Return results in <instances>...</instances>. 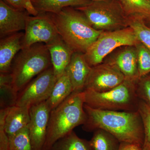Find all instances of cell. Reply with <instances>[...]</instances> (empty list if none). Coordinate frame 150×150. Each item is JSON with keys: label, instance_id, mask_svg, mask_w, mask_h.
I'll list each match as a JSON object with an SVG mask.
<instances>
[{"label": "cell", "instance_id": "7c38bea8", "mask_svg": "<svg viewBox=\"0 0 150 150\" xmlns=\"http://www.w3.org/2000/svg\"><path fill=\"white\" fill-rule=\"evenodd\" d=\"M29 13L14 8L0 0V36L1 38L25 30Z\"/></svg>", "mask_w": 150, "mask_h": 150}, {"label": "cell", "instance_id": "ffe728a7", "mask_svg": "<svg viewBox=\"0 0 150 150\" xmlns=\"http://www.w3.org/2000/svg\"><path fill=\"white\" fill-rule=\"evenodd\" d=\"M50 150H93L90 141L79 138L74 131L57 141Z\"/></svg>", "mask_w": 150, "mask_h": 150}, {"label": "cell", "instance_id": "8992f818", "mask_svg": "<svg viewBox=\"0 0 150 150\" xmlns=\"http://www.w3.org/2000/svg\"><path fill=\"white\" fill-rule=\"evenodd\" d=\"M75 8L83 14L97 30L113 31L129 27L128 16L119 0L91 1Z\"/></svg>", "mask_w": 150, "mask_h": 150}, {"label": "cell", "instance_id": "2e32d148", "mask_svg": "<svg viewBox=\"0 0 150 150\" xmlns=\"http://www.w3.org/2000/svg\"><path fill=\"white\" fill-rule=\"evenodd\" d=\"M46 45L50 53L51 64L57 81L67 69L74 52L60 36Z\"/></svg>", "mask_w": 150, "mask_h": 150}, {"label": "cell", "instance_id": "1f68e13d", "mask_svg": "<svg viewBox=\"0 0 150 150\" xmlns=\"http://www.w3.org/2000/svg\"><path fill=\"white\" fill-rule=\"evenodd\" d=\"M91 1H105V0H91Z\"/></svg>", "mask_w": 150, "mask_h": 150}, {"label": "cell", "instance_id": "9c48e42d", "mask_svg": "<svg viewBox=\"0 0 150 150\" xmlns=\"http://www.w3.org/2000/svg\"><path fill=\"white\" fill-rule=\"evenodd\" d=\"M25 31L23 48L37 43L48 44L60 36L49 13L29 16Z\"/></svg>", "mask_w": 150, "mask_h": 150}, {"label": "cell", "instance_id": "3957f363", "mask_svg": "<svg viewBox=\"0 0 150 150\" xmlns=\"http://www.w3.org/2000/svg\"><path fill=\"white\" fill-rule=\"evenodd\" d=\"M83 91H74L50 112L46 142L43 150H50L57 141L83 125L86 119Z\"/></svg>", "mask_w": 150, "mask_h": 150}, {"label": "cell", "instance_id": "30bf717a", "mask_svg": "<svg viewBox=\"0 0 150 150\" xmlns=\"http://www.w3.org/2000/svg\"><path fill=\"white\" fill-rule=\"evenodd\" d=\"M125 79L124 75L115 66L109 62H103L92 67L84 90L104 92L116 87Z\"/></svg>", "mask_w": 150, "mask_h": 150}, {"label": "cell", "instance_id": "6da1fadb", "mask_svg": "<svg viewBox=\"0 0 150 150\" xmlns=\"http://www.w3.org/2000/svg\"><path fill=\"white\" fill-rule=\"evenodd\" d=\"M86 114L84 131H94L102 129L116 137L121 143H129L143 147L144 132L139 111H114L94 109L86 104Z\"/></svg>", "mask_w": 150, "mask_h": 150}, {"label": "cell", "instance_id": "52a82bcc", "mask_svg": "<svg viewBox=\"0 0 150 150\" xmlns=\"http://www.w3.org/2000/svg\"><path fill=\"white\" fill-rule=\"evenodd\" d=\"M139 42L130 26L119 30L103 31L85 53V57L93 67L103 63L106 56L116 48L136 46Z\"/></svg>", "mask_w": 150, "mask_h": 150}, {"label": "cell", "instance_id": "277c9868", "mask_svg": "<svg viewBox=\"0 0 150 150\" xmlns=\"http://www.w3.org/2000/svg\"><path fill=\"white\" fill-rule=\"evenodd\" d=\"M52 67L46 44L37 43L24 48L14 59L10 72L11 87L16 97L28 84L43 71Z\"/></svg>", "mask_w": 150, "mask_h": 150}, {"label": "cell", "instance_id": "d6a6232c", "mask_svg": "<svg viewBox=\"0 0 150 150\" xmlns=\"http://www.w3.org/2000/svg\"><path fill=\"white\" fill-rule=\"evenodd\" d=\"M119 150H123V149H122V148L121 147V145H120V149H119Z\"/></svg>", "mask_w": 150, "mask_h": 150}, {"label": "cell", "instance_id": "9a60e30c", "mask_svg": "<svg viewBox=\"0 0 150 150\" xmlns=\"http://www.w3.org/2000/svg\"><path fill=\"white\" fill-rule=\"evenodd\" d=\"M24 33L18 32L1 38L0 41V73L9 74L15 57L23 49Z\"/></svg>", "mask_w": 150, "mask_h": 150}, {"label": "cell", "instance_id": "d4e9b609", "mask_svg": "<svg viewBox=\"0 0 150 150\" xmlns=\"http://www.w3.org/2000/svg\"><path fill=\"white\" fill-rule=\"evenodd\" d=\"M138 59L139 79L150 73V50L139 42L135 46Z\"/></svg>", "mask_w": 150, "mask_h": 150}, {"label": "cell", "instance_id": "f546056e", "mask_svg": "<svg viewBox=\"0 0 150 150\" xmlns=\"http://www.w3.org/2000/svg\"><path fill=\"white\" fill-rule=\"evenodd\" d=\"M121 146L123 150H143V147L134 144L121 143Z\"/></svg>", "mask_w": 150, "mask_h": 150}, {"label": "cell", "instance_id": "7a4b0ae2", "mask_svg": "<svg viewBox=\"0 0 150 150\" xmlns=\"http://www.w3.org/2000/svg\"><path fill=\"white\" fill-rule=\"evenodd\" d=\"M49 13L59 35L74 52L85 54L103 31L93 28L83 14L72 7Z\"/></svg>", "mask_w": 150, "mask_h": 150}, {"label": "cell", "instance_id": "4dcf8cb0", "mask_svg": "<svg viewBox=\"0 0 150 150\" xmlns=\"http://www.w3.org/2000/svg\"><path fill=\"white\" fill-rule=\"evenodd\" d=\"M143 150H150V149L146 145H144L143 147Z\"/></svg>", "mask_w": 150, "mask_h": 150}, {"label": "cell", "instance_id": "cb8c5ba5", "mask_svg": "<svg viewBox=\"0 0 150 150\" xmlns=\"http://www.w3.org/2000/svg\"><path fill=\"white\" fill-rule=\"evenodd\" d=\"M8 138L9 150H32L28 126Z\"/></svg>", "mask_w": 150, "mask_h": 150}, {"label": "cell", "instance_id": "4fadbf2b", "mask_svg": "<svg viewBox=\"0 0 150 150\" xmlns=\"http://www.w3.org/2000/svg\"><path fill=\"white\" fill-rule=\"evenodd\" d=\"M30 108L14 105L1 109L0 123H2L8 137L28 126L30 121Z\"/></svg>", "mask_w": 150, "mask_h": 150}, {"label": "cell", "instance_id": "4316f807", "mask_svg": "<svg viewBox=\"0 0 150 150\" xmlns=\"http://www.w3.org/2000/svg\"><path fill=\"white\" fill-rule=\"evenodd\" d=\"M137 92L139 98L150 105V73L137 80Z\"/></svg>", "mask_w": 150, "mask_h": 150}, {"label": "cell", "instance_id": "7402d4cb", "mask_svg": "<svg viewBox=\"0 0 150 150\" xmlns=\"http://www.w3.org/2000/svg\"><path fill=\"white\" fill-rule=\"evenodd\" d=\"M129 26L134 30L138 40L150 50V28L139 16H128Z\"/></svg>", "mask_w": 150, "mask_h": 150}, {"label": "cell", "instance_id": "5b68a950", "mask_svg": "<svg viewBox=\"0 0 150 150\" xmlns=\"http://www.w3.org/2000/svg\"><path fill=\"white\" fill-rule=\"evenodd\" d=\"M137 81L126 79L116 87L104 92L84 90L85 104L99 110L138 111L140 99L137 94Z\"/></svg>", "mask_w": 150, "mask_h": 150}, {"label": "cell", "instance_id": "44dd1931", "mask_svg": "<svg viewBox=\"0 0 150 150\" xmlns=\"http://www.w3.org/2000/svg\"><path fill=\"white\" fill-rule=\"evenodd\" d=\"M89 141L93 150H119L121 144L116 137L102 129L94 131Z\"/></svg>", "mask_w": 150, "mask_h": 150}, {"label": "cell", "instance_id": "5bb4252c", "mask_svg": "<svg viewBox=\"0 0 150 150\" xmlns=\"http://www.w3.org/2000/svg\"><path fill=\"white\" fill-rule=\"evenodd\" d=\"M105 62L115 66L126 79L133 81L139 79L138 59L135 46H124L114 57Z\"/></svg>", "mask_w": 150, "mask_h": 150}, {"label": "cell", "instance_id": "d6986e66", "mask_svg": "<svg viewBox=\"0 0 150 150\" xmlns=\"http://www.w3.org/2000/svg\"><path fill=\"white\" fill-rule=\"evenodd\" d=\"M73 92L72 85L66 70L56 81L51 95L46 101L51 111L63 102Z\"/></svg>", "mask_w": 150, "mask_h": 150}, {"label": "cell", "instance_id": "836d02e7", "mask_svg": "<svg viewBox=\"0 0 150 150\" xmlns=\"http://www.w3.org/2000/svg\"><path fill=\"white\" fill-rule=\"evenodd\" d=\"M149 1H150V0H149Z\"/></svg>", "mask_w": 150, "mask_h": 150}, {"label": "cell", "instance_id": "484cf974", "mask_svg": "<svg viewBox=\"0 0 150 150\" xmlns=\"http://www.w3.org/2000/svg\"><path fill=\"white\" fill-rule=\"evenodd\" d=\"M144 125V143L150 150V105L144 100L140 99L138 106Z\"/></svg>", "mask_w": 150, "mask_h": 150}, {"label": "cell", "instance_id": "83f0119b", "mask_svg": "<svg viewBox=\"0 0 150 150\" xmlns=\"http://www.w3.org/2000/svg\"><path fill=\"white\" fill-rule=\"evenodd\" d=\"M14 8L27 11L33 16L38 14L37 11L33 7L31 0H3Z\"/></svg>", "mask_w": 150, "mask_h": 150}, {"label": "cell", "instance_id": "ac0fdd59", "mask_svg": "<svg viewBox=\"0 0 150 150\" xmlns=\"http://www.w3.org/2000/svg\"><path fill=\"white\" fill-rule=\"evenodd\" d=\"M91 1V0H31L38 13H58L65 8L82 6Z\"/></svg>", "mask_w": 150, "mask_h": 150}, {"label": "cell", "instance_id": "603a6c76", "mask_svg": "<svg viewBox=\"0 0 150 150\" xmlns=\"http://www.w3.org/2000/svg\"><path fill=\"white\" fill-rule=\"evenodd\" d=\"M128 16H143L150 14L149 0H119Z\"/></svg>", "mask_w": 150, "mask_h": 150}, {"label": "cell", "instance_id": "ba28073f", "mask_svg": "<svg viewBox=\"0 0 150 150\" xmlns=\"http://www.w3.org/2000/svg\"><path fill=\"white\" fill-rule=\"evenodd\" d=\"M56 81L51 67L38 75L18 93L15 105L30 108L45 102L51 95Z\"/></svg>", "mask_w": 150, "mask_h": 150}, {"label": "cell", "instance_id": "8fae6325", "mask_svg": "<svg viewBox=\"0 0 150 150\" xmlns=\"http://www.w3.org/2000/svg\"><path fill=\"white\" fill-rule=\"evenodd\" d=\"M51 111L46 101L30 108V121L28 128L32 150H43Z\"/></svg>", "mask_w": 150, "mask_h": 150}, {"label": "cell", "instance_id": "e0dca14e", "mask_svg": "<svg viewBox=\"0 0 150 150\" xmlns=\"http://www.w3.org/2000/svg\"><path fill=\"white\" fill-rule=\"evenodd\" d=\"M91 69L86 60L84 54L78 52L73 53L66 70L74 91H83Z\"/></svg>", "mask_w": 150, "mask_h": 150}, {"label": "cell", "instance_id": "f1b7e54d", "mask_svg": "<svg viewBox=\"0 0 150 150\" xmlns=\"http://www.w3.org/2000/svg\"><path fill=\"white\" fill-rule=\"evenodd\" d=\"M0 150H9V140L2 123H0Z\"/></svg>", "mask_w": 150, "mask_h": 150}]
</instances>
